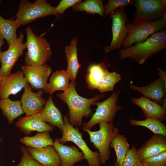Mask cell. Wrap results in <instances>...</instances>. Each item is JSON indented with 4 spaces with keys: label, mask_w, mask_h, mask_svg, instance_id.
Masks as SVG:
<instances>
[{
    "label": "cell",
    "mask_w": 166,
    "mask_h": 166,
    "mask_svg": "<svg viewBox=\"0 0 166 166\" xmlns=\"http://www.w3.org/2000/svg\"><path fill=\"white\" fill-rule=\"evenodd\" d=\"M57 96L68 106L69 110L68 118L70 124L78 127L82 125L83 117H89L92 114L91 106L105 97L102 94L91 98L82 97L77 92L75 82L72 81L66 90L57 94Z\"/></svg>",
    "instance_id": "cell-1"
},
{
    "label": "cell",
    "mask_w": 166,
    "mask_h": 166,
    "mask_svg": "<svg viewBox=\"0 0 166 166\" xmlns=\"http://www.w3.org/2000/svg\"><path fill=\"white\" fill-rule=\"evenodd\" d=\"M166 48V31L163 30L149 37L144 42L121 49L118 52L120 60L129 58L142 65L149 57Z\"/></svg>",
    "instance_id": "cell-2"
},
{
    "label": "cell",
    "mask_w": 166,
    "mask_h": 166,
    "mask_svg": "<svg viewBox=\"0 0 166 166\" xmlns=\"http://www.w3.org/2000/svg\"><path fill=\"white\" fill-rule=\"evenodd\" d=\"M27 39L25 43L27 51L25 54L26 65L39 66L46 64L52 55L51 47L43 35L37 36L31 28L26 29Z\"/></svg>",
    "instance_id": "cell-3"
},
{
    "label": "cell",
    "mask_w": 166,
    "mask_h": 166,
    "mask_svg": "<svg viewBox=\"0 0 166 166\" xmlns=\"http://www.w3.org/2000/svg\"><path fill=\"white\" fill-rule=\"evenodd\" d=\"M128 34L123 42L121 46L125 48L145 41L150 36L162 31L166 26V12L157 20L131 23L127 22Z\"/></svg>",
    "instance_id": "cell-4"
},
{
    "label": "cell",
    "mask_w": 166,
    "mask_h": 166,
    "mask_svg": "<svg viewBox=\"0 0 166 166\" xmlns=\"http://www.w3.org/2000/svg\"><path fill=\"white\" fill-rule=\"evenodd\" d=\"M51 15L58 17L55 7L45 0H37L32 3L26 0L20 1L15 20L19 26L32 22L38 19Z\"/></svg>",
    "instance_id": "cell-5"
},
{
    "label": "cell",
    "mask_w": 166,
    "mask_h": 166,
    "mask_svg": "<svg viewBox=\"0 0 166 166\" xmlns=\"http://www.w3.org/2000/svg\"><path fill=\"white\" fill-rule=\"evenodd\" d=\"M99 124L100 129L97 131L82 128L89 134L90 141L98 150L101 164H104L109 160L111 152L110 145L111 141L119 130L112 122H102Z\"/></svg>",
    "instance_id": "cell-6"
},
{
    "label": "cell",
    "mask_w": 166,
    "mask_h": 166,
    "mask_svg": "<svg viewBox=\"0 0 166 166\" xmlns=\"http://www.w3.org/2000/svg\"><path fill=\"white\" fill-rule=\"evenodd\" d=\"M62 136L60 141L62 144L71 141L75 144L83 153L88 166H101L99 152L92 151L87 146L77 128H74L65 116L63 118Z\"/></svg>",
    "instance_id": "cell-7"
},
{
    "label": "cell",
    "mask_w": 166,
    "mask_h": 166,
    "mask_svg": "<svg viewBox=\"0 0 166 166\" xmlns=\"http://www.w3.org/2000/svg\"><path fill=\"white\" fill-rule=\"evenodd\" d=\"M120 92L114 91L110 96L101 102H96L95 112L90 120L82 124V128L90 130L96 124L102 122H112L113 121L116 113L122 109L121 106L117 104Z\"/></svg>",
    "instance_id": "cell-8"
},
{
    "label": "cell",
    "mask_w": 166,
    "mask_h": 166,
    "mask_svg": "<svg viewBox=\"0 0 166 166\" xmlns=\"http://www.w3.org/2000/svg\"><path fill=\"white\" fill-rule=\"evenodd\" d=\"M133 23L153 21L160 18L166 12V0H136Z\"/></svg>",
    "instance_id": "cell-9"
},
{
    "label": "cell",
    "mask_w": 166,
    "mask_h": 166,
    "mask_svg": "<svg viewBox=\"0 0 166 166\" xmlns=\"http://www.w3.org/2000/svg\"><path fill=\"white\" fill-rule=\"evenodd\" d=\"M112 19V38L110 45L105 46L104 51L109 53L121 48L128 32L126 23L128 16L124 8L118 9L110 14Z\"/></svg>",
    "instance_id": "cell-10"
},
{
    "label": "cell",
    "mask_w": 166,
    "mask_h": 166,
    "mask_svg": "<svg viewBox=\"0 0 166 166\" xmlns=\"http://www.w3.org/2000/svg\"><path fill=\"white\" fill-rule=\"evenodd\" d=\"M24 38L23 34L21 33L19 37L9 46L6 50L1 52L0 73L2 77L11 74L12 69L15 64L23 54L24 50L26 49V44L23 42Z\"/></svg>",
    "instance_id": "cell-11"
},
{
    "label": "cell",
    "mask_w": 166,
    "mask_h": 166,
    "mask_svg": "<svg viewBox=\"0 0 166 166\" xmlns=\"http://www.w3.org/2000/svg\"><path fill=\"white\" fill-rule=\"evenodd\" d=\"M21 69L32 89H42L46 92L48 78L52 72L49 65L46 64L39 66L25 65L21 66Z\"/></svg>",
    "instance_id": "cell-12"
},
{
    "label": "cell",
    "mask_w": 166,
    "mask_h": 166,
    "mask_svg": "<svg viewBox=\"0 0 166 166\" xmlns=\"http://www.w3.org/2000/svg\"><path fill=\"white\" fill-rule=\"evenodd\" d=\"M24 89L20 100L24 113L26 116H30L40 112L47 101L42 97L44 91L41 89L34 92L28 83Z\"/></svg>",
    "instance_id": "cell-13"
},
{
    "label": "cell",
    "mask_w": 166,
    "mask_h": 166,
    "mask_svg": "<svg viewBox=\"0 0 166 166\" xmlns=\"http://www.w3.org/2000/svg\"><path fill=\"white\" fill-rule=\"evenodd\" d=\"M27 84L22 71L3 77L0 83V99L8 98L10 95L16 94Z\"/></svg>",
    "instance_id": "cell-14"
},
{
    "label": "cell",
    "mask_w": 166,
    "mask_h": 166,
    "mask_svg": "<svg viewBox=\"0 0 166 166\" xmlns=\"http://www.w3.org/2000/svg\"><path fill=\"white\" fill-rule=\"evenodd\" d=\"M53 146L59 156L61 166H74L76 163L85 159L83 153L74 146L64 144L57 138Z\"/></svg>",
    "instance_id": "cell-15"
},
{
    "label": "cell",
    "mask_w": 166,
    "mask_h": 166,
    "mask_svg": "<svg viewBox=\"0 0 166 166\" xmlns=\"http://www.w3.org/2000/svg\"><path fill=\"white\" fill-rule=\"evenodd\" d=\"M15 124L21 132L26 135L34 131L40 132L52 131L54 128L43 120L39 113L20 118Z\"/></svg>",
    "instance_id": "cell-16"
},
{
    "label": "cell",
    "mask_w": 166,
    "mask_h": 166,
    "mask_svg": "<svg viewBox=\"0 0 166 166\" xmlns=\"http://www.w3.org/2000/svg\"><path fill=\"white\" fill-rule=\"evenodd\" d=\"M136 150L141 161L149 157L166 152V136L154 134Z\"/></svg>",
    "instance_id": "cell-17"
},
{
    "label": "cell",
    "mask_w": 166,
    "mask_h": 166,
    "mask_svg": "<svg viewBox=\"0 0 166 166\" xmlns=\"http://www.w3.org/2000/svg\"><path fill=\"white\" fill-rule=\"evenodd\" d=\"M129 86L132 90L141 93L143 97L152 100L159 104L162 105L166 96V86L160 78L145 86H137L131 82H129Z\"/></svg>",
    "instance_id": "cell-18"
},
{
    "label": "cell",
    "mask_w": 166,
    "mask_h": 166,
    "mask_svg": "<svg viewBox=\"0 0 166 166\" xmlns=\"http://www.w3.org/2000/svg\"><path fill=\"white\" fill-rule=\"evenodd\" d=\"M131 101L141 109L146 118H156L161 122L165 120L166 109L157 102L143 96L132 98Z\"/></svg>",
    "instance_id": "cell-19"
},
{
    "label": "cell",
    "mask_w": 166,
    "mask_h": 166,
    "mask_svg": "<svg viewBox=\"0 0 166 166\" xmlns=\"http://www.w3.org/2000/svg\"><path fill=\"white\" fill-rule=\"evenodd\" d=\"M26 148L33 158L42 166H61L59 156L53 146Z\"/></svg>",
    "instance_id": "cell-20"
},
{
    "label": "cell",
    "mask_w": 166,
    "mask_h": 166,
    "mask_svg": "<svg viewBox=\"0 0 166 166\" xmlns=\"http://www.w3.org/2000/svg\"><path fill=\"white\" fill-rule=\"evenodd\" d=\"M39 113L44 121L62 131L64 125L62 117L59 110L55 105L51 96Z\"/></svg>",
    "instance_id": "cell-21"
},
{
    "label": "cell",
    "mask_w": 166,
    "mask_h": 166,
    "mask_svg": "<svg viewBox=\"0 0 166 166\" xmlns=\"http://www.w3.org/2000/svg\"><path fill=\"white\" fill-rule=\"evenodd\" d=\"M78 39L77 37L73 38L70 45L66 46L65 48V53L67 62L66 71L72 82H75L78 71L81 67L77 58V45Z\"/></svg>",
    "instance_id": "cell-22"
},
{
    "label": "cell",
    "mask_w": 166,
    "mask_h": 166,
    "mask_svg": "<svg viewBox=\"0 0 166 166\" xmlns=\"http://www.w3.org/2000/svg\"><path fill=\"white\" fill-rule=\"evenodd\" d=\"M70 80L66 70L61 69L55 71L50 78L45 92L51 95L56 91H65L69 86Z\"/></svg>",
    "instance_id": "cell-23"
},
{
    "label": "cell",
    "mask_w": 166,
    "mask_h": 166,
    "mask_svg": "<svg viewBox=\"0 0 166 166\" xmlns=\"http://www.w3.org/2000/svg\"><path fill=\"white\" fill-rule=\"evenodd\" d=\"M109 72L103 62L90 65L85 77L88 88L90 89H97L103 77Z\"/></svg>",
    "instance_id": "cell-24"
},
{
    "label": "cell",
    "mask_w": 166,
    "mask_h": 166,
    "mask_svg": "<svg viewBox=\"0 0 166 166\" xmlns=\"http://www.w3.org/2000/svg\"><path fill=\"white\" fill-rule=\"evenodd\" d=\"M0 109L10 124L24 113L20 101H13L9 98L0 99Z\"/></svg>",
    "instance_id": "cell-25"
},
{
    "label": "cell",
    "mask_w": 166,
    "mask_h": 166,
    "mask_svg": "<svg viewBox=\"0 0 166 166\" xmlns=\"http://www.w3.org/2000/svg\"><path fill=\"white\" fill-rule=\"evenodd\" d=\"M110 147L113 148L115 152L117 160L115 166H121L127 153L130 149L127 138L118 133L112 139Z\"/></svg>",
    "instance_id": "cell-26"
},
{
    "label": "cell",
    "mask_w": 166,
    "mask_h": 166,
    "mask_svg": "<svg viewBox=\"0 0 166 166\" xmlns=\"http://www.w3.org/2000/svg\"><path fill=\"white\" fill-rule=\"evenodd\" d=\"M19 27L13 18L6 19L0 14V36L6 41L8 46L18 38L17 31Z\"/></svg>",
    "instance_id": "cell-27"
},
{
    "label": "cell",
    "mask_w": 166,
    "mask_h": 166,
    "mask_svg": "<svg viewBox=\"0 0 166 166\" xmlns=\"http://www.w3.org/2000/svg\"><path fill=\"white\" fill-rule=\"evenodd\" d=\"M20 141L28 147L34 148L53 146L54 144L48 131L39 133L33 136L24 137L20 139Z\"/></svg>",
    "instance_id": "cell-28"
},
{
    "label": "cell",
    "mask_w": 166,
    "mask_h": 166,
    "mask_svg": "<svg viewBox=\"0 0 166 166\" xmlns=\"http://www.w3.org/2000/svg\"><path fill=\"white\" fill-rule=\"evenodd\" d=\"M76 11H84L92 14H98L104 17V7L102 0H86L77 4L72 7Z\"/></svg>",
    "instance_id": "cell-29"
},
{
    "label": "cell",
    "mask_w": 166,
    "mask_h": 166,
    "mask_svg": "<svg viewBox=\"0 0 166 166\" xmlns=\"http://www.w3.org/2000/svg\"><path fill=\"white\" fill-rule=\"evenodd\" d=\"M129 123L131 125L144 127L149 129L154 134L166 136V126L157 119L146 118L143 120L132 119L130 120Z\"/></svg>",
    "instance_id": "cell-30"
},
{
    "label": "cell",
    "mask_w": 166,
    "mask_h": 166,
    "mask_svg": "<svg viewBox=\"0 0 166 166\" xmlns=\"http://www.w3.org/2000/svg\"><path fill=\"white\" fill-rule=\"evenodd\" d=\"M121 79L120 75L116 72H109L102 78L97 89L101 93L112 91L115 85Z\"/></svg>",
    "instance_id": "cell-31"
},
{
    "label": "cell",
    "mask_w": 166,
    "mask_h": 166,
    "mask_svg": "<svg viewBox=\"0 0 166 166\" xmlns=\"http://www.w3.org/2000/svg\"><path fill=\"white\" fill-rule=\"evenodd\" d=\"M133 3L131 0H109L107 3L104 5V14L107 16L116 10L124 8L128 5Z\"/></svg>",
    "instance_id": "cell-32"
},
{
    "label": "cell",
    "mask_w": 166,
    "mask_h": 166,
    "mask_svg": "<svg viewBox=\"0 0 166 166\" xmlns=\"http://www.w3.org/2000/svg\"><path fill=\"white\" fill-rule=\"evenodd\" d=\"M135 146L132 145L127 153L121 166H143L136 152Z\"/></svg>",
    "instance_id": "cell-33"
},
{
    "label": "cell",
    "mask_w": 166,
    "mask_h": 166,
    "mask_svg": "<svg viewBox=\"0 0 166 166\" xmlns=\"http://www.w3.org/2000/svg\"><path fill=\"white\" fill-rule=\"evenodd\" d=\"M141 162L143 166H166V152L148 158Z\"/></svg>",
    "instance_id": "cell-34"
},
{
    "label": "cell",
    "mask_w": 166,
    "mask_h": 166,
    "mask_svg": "<svg viewBox=\"0 0 166 166\" xmlns=\"http://www.w3.org/2000/svg\"><path fill=\"white\" fill-rule=\"evenodd\" d=\"M21 148L22 156L20 162L16 166H42L33 158L26 148L22 146Z\"/></svg>",
    "instance_id": "cell-35"
},
{
    "label": "cell",
    "mask_w": 166,
    "mask_h": 166,
    "mask_svg": "<svg viewBox=\"0 0 166 166\" xmlns=\"http://www.w3.org/2000/svg\"><path fill=\"white\" fill-rule=\"evenodd\" d=\"M81 1V0H61L55 7L56 11L59 15L64 14L68 8L73 6Z\"/></svg>",
    "instance_id": "cell-36"
},
{
    "label": "cell",
    "mask_w": 166,
    "mask_h": 166,
    "mask_svg": "<svg viewBox=\"0 0 166 166\" xmlns=\"http://www.w3.org/2000/svg\"><path fill=\"white\" fill-rule=\"evenodd\" d=\"M158 69L159 71V78L163 81L165 85L166 86V72L160 68H158Z\"/></svg>",
    "instance_id": "cell-37"
},
{
    "label": "cell",
    "mask_w": 166,
    "mask_h": 166,
    "mask_svg": "<svg viewBox=\"0 0 166 166\" xmlns=\"http://www.w3.org/2000/svg\"><path fill=\"white\" fill-rule=\"evenodd\" d=\"M4 39L0 36V55L1 53V49L2 46L4 45ZM3 77L0 73V83L2 80Z\"/></svg>",
    "instance_id": "cell-38"
},
{
    "label": "cell",
    "mask_w": 166,
    "mask_h": 166,
    "mask_svg": "<svg viewBox=\"0 0 166 166\" xmlns=\"http://www.w3.org/2000/svg\"><path fill=\"white\" fill-rule=\"evenodd\" d=\"M3 140L2 139V138L0 137V142H3Z\"/></svg>",
    "instance_id": "cell-39"
},
{
    "label": "cell",
    "mask_w": 166,
    "mask_h": 166,
    "mask_svg": "<svg viewBox=\"0 0 166 166\" xmlns=\"http://www.w3.org/2000/svg\"><path fill=\"white\" fill-rule=\"evenodd\" d=\"M83 166H87L86 165H84Z\"/></svg>",
    "instance_id": "cell-40"
}]
</instances>
